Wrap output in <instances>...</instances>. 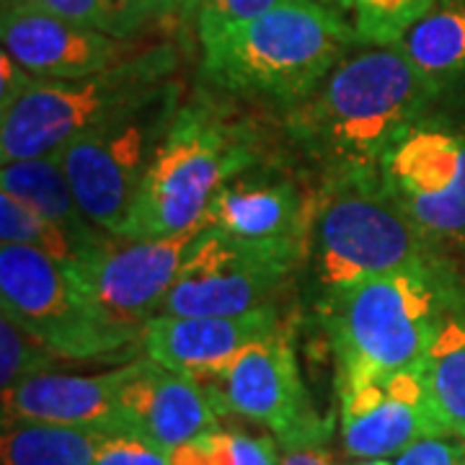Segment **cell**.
<instances>
[{
	"mask_svg": "<svg viewBox=\"0 0 465 465\" xmlns=\"http://www.w3.org/2000/svg\"><path fill=\"white\" fill-rule=\"evenodd\" d=\"M440 99L396 45H360L287 109L284 124L326 168L378 166L391 143Z\"/></svg>",
	"mask_w": 465,
	"mask_h": 465,
	"instance_id": "6da1fadb",
	"label": "cell"
},
{
	"mask_svg": "<svg viewBox=\"0 0 465 465\" xmlns=\"http://www.w3.org/2000/svg\"><path fill=\"white\" fill-rule=\"evenodd\" d=\"M354 47L360 36L347 16L313 0H284L264 16L202 42V75L228 94L272 101L287 112Z\"/></svg>",
	"mask_w": 465,
	"mask_h": 465,
	"instance_id": "7a4b0ae2",
	"label": "cell"
},
{
	"mask_svg": "<svg viewBox=\"0 0 465 465\" xmlns=\"http://www.w3.org/2000/svg\"><path fill=\"white\" fill-rule=\"evenodd\" d=\"M455 274L434 253L323 295L339 388L419 365Z\"/></svg>",
	"mask_w": 465,
	"mask_h": 465,
	"instance_id": "3957f363",
	"label": "cell"
},
{
	"mask_svg": "<svg viewBox=\"0 0 465 465\" xmlns=\"http://www.w3.org/2000/svg\"><path fill=\"white\" fill-rule=\"evenodd\" d=\"M210 99L179 106L122 238H166L197 225L217 192L259 166V134Z\"/></svg>",
	"mask_w": 465,
	"mask_h": 465,
	"instance_id": "277c9868",
	"label": "cell"
},
{
	"mask_svg": "<svg viewBox=\"0 0 465 465\" xmlns=\"http://www.w3.org/2000/svg\"><path fill=\"white\" fill-rule=\"evenodd\" d=\"M427 256L434 251L401 213L378 166L326 168L308 235V259L323 295Z\"/></svg>",
	"mask_w": 465,
	"mask_h": 465,
	"instance_id": "5b68a950",
	"label": "cell"
},
{
	"mask_svg": "<svg viewBox=\"0 0 465 465\" xmlns=\"http://www.w3.org/2000/svg\"><path fill=\"white\" fill-rule=\"evenodd\" d=\"M179 52L171 45L137 50L127 60L75 81L36 78L0 116L3 163L52 155L104 119L130 109L173 78Z\"/></svg>",
	"mask_w": 465,
	"mask_h": 465,
	"instance_id": "8992f818",
	"label": "cell"
},
{
	"mask_svg": "<svg viewBox=\"0 0 465 465\" xmlns=\"http://www.w3.org/2000/svg\"><path fill=\"white\" fill-rule=\"evenodd\" d=\"M179 106L182 85L171 78L148 99L75 134L52 153L84 213L101 231L124 232L150 163Z\"/></svg>",
	"mask_w": 465,
	"mask_h": 465,
	"instance_id": "52a82bcc",
	"label": "cell"
},
{
	"mask_svg": "<svg viewBox=\"0 0 465 465\" xmlns=\"http://www.w3.org/2000/svg\"><path fill=\"white\" fill-rule=\"evenodd\" d=\"M0 300L3 313L60 360L116 357L143 339L104 316L70 269L29 246H0Z\"/></svg>",
	"mask_w": 465,
	"mask_h": 465,
	"instance_id": "ba28073f",
	"label": "cell"
},
{
	"mask_svg": "<svg viewBox=\"0 0 465 465\" xmlns=\"http://www.w3.org/2000/svg\"><path fill=\"white\" fill-rule=\"evenodd\" d=\"M378 171L437 256L465 251V122L432 114L416 119L382 153Z\"/></svg>",
	"mask_w": 465,
	"mask_h": 465,
	"instance_id": "9c48e42d",
	"label": "cell"
},
{
	"mask_svg": "<svg viewBox=\"0 0 465 465\" xmlns=\"http://www.w3.org/2000/svg\"><path fill=\"white\" fill-rule=\"evenodd\" d=\"M305 259L302 246L251 243L210 225L189 251L158 316H243L274 305L272 298Z\"/></svg>",
	"mask_w": 465,
	"mask_h": 465,
	"instance_id": "30bf717a",
	"label": "cell"
},
{
	"mask_svg": "<svg viewBox=\"0 0 465 465\" xmlns=\"http://www.w3.org/2000/svg\"><path fill=\"white\" fill-rule=\"evenodd\" d=\"M204 388L220 414L256 421L277 442L326 421L302 382L292 329L287 323L241 349L231 365L215 381L204 382Z\"/></svg>",
	"mask_w": 465,
	"mask_h": 465,
	"instance_id": "8fae6325",
	"label": "cell"
},
{
	"mask_svg": "<svg viewBox=\"0 0 465 465\" xmlns=\"http://www.w3.org/2000/svg\"><path fill=\"white\" fill-rule=\"evenodd\" d=\"M207 228L204 217L166 238L114 235L106 249L70 272L104 316L143 333L150 318L158 316L189 251Z\"/></svg>",
	"mask_w": 465,
	"mask_h": 465,
	"instance_id": "7c38bea8",
	"label": "cell"
},
{
	"mask_svg": "<svg viewBox=\"0 0 465 465\" xmlns=\"http://www.w3.org/2000/svg\"><path fill=\"white\" fill-rule=\"evenodd\" d=\"M339 399L349 460H393L419 440L445 434L419 365L339 388Z\"/></svg>",
	"mask_w": 465,
	"mask_h": 465,
	"instance_id": "4fadbf2b",
	"label": "cell"
},
{
	"mask_svg": "<svg viewBox=\"0 0 465 465\" xmlns=\"http://www.w3.org/2000/svg\"><path fill=\"white\" fill-rule=\"evenodd\" d=\"M3 50L36 78L75 81L134 54L130 39L50 16L26 5H3Z\"/></svg>",
	"mask_w": 465,
	"mask_h": 465,
	"instance_id": "5bb4252c",
	"label": "cell"
},
{
	"mask_svg": "<svg viewBox=\"0 0 465 465\" xmlns=\"http://www.w3.org/2000/svg\"><path fill=\"white\" fill-rule=\"evenodd\" d=\"M282 323L277 305L243 316H153L143 329L140 347L153 362L204 385L215 381L241 349Z\"/></svg>",
	"mask_w": 465,
	"mask_h": 465,
	"instance_id": "9a60e30c",
	"label": "cell"
},
{
	"mask_svg": "<svg viewBox=\"0 0 465 465\" xmlns=\"http://www.w3.org/2000/svg\"><path fill=\"white\" fill-rule=\"evenodd\" d=\"M253 171V168H251ZM241 173L207 207V223L228 235L266 246L308 251L316 194H305L282 173Z\"/></svg>",
	"mask_w": 465,
	"mask_h": 465,
	"instance_id": "2e32d148",
	"label": "cell"
},
{
	"mask_svg": "<svg viewBox=\"0 0 465 465\" xmlns=\"http://www.w3.org/2000/svg\"><path fill=\"white\" fill-rule=\"evenodd\" d=\"M119 401L127 427L168 452L197 434L215 430L220 416L202 382L150 357L127 362Z\"/></svg>",
	"mask_w": 465,
	"mask_h": 465,
	"instance_id": "e0dca14e",
	"label": "cell"
},
{
	"mask_svg": "<svg viewBox=\"0 0 465 465\" xmlns=\"http://www.w3.org/2000/svg\"><path fill=\"white\" fill-rule=\"evenodd\" d=\"M127 365L78 375V372H39L3 391V424L47 421L67 427H91L104 432L130 430L122 414V382Z\"/></svg>",
	"mask_w": 465,
	"mask_h": 465,
	"instance_id": "ac0fdd59",
	"label": "cell"
},
{
	"mask_svg": "<svg viewBox=\"0 0 465 465\" xmlns=\"http://www.w3.org/2000/svg\"><path fill=\"white\" fill-rule=\"evenodd\" d=\"M419 370L442 432L465 440V280L460 274L445 292Z\"/></svg>",
	"mask_w": 465,
	"mask_h": 465,
	"instance_id": "d6986e66",
	"label": "cell"
},
{
	"mask_svg": "<svg viewBox=\"0 0 465 465\" xmlns=\"http://www.w3.org/2000/svg\"><path fill=\"white\" fill-rule=\"evenodd\" d=\"M0 192H8L21 202H26L36 213L50 217L84 251V262L104 251L114 235L101 231L99 225L85 215L73 186L67 182L65 171L54 155L26 158L3 163L0 171ZM81 262V264H84Z\"/></svg>",
	"mask_w": 465,
	"mask_h": 465,
	"instance_id": "ffe728a7",
	"label": "cell"
},
{
	"mask_svg": "<svg viewBox=\"0 0 465 465\" xmlns=\"http://www.w3.org/2000/svg\"><path fill=\"white\" fill-rule=\"evenodd\" d=\"M396 47L440 96L465 85V0H437Z\"/></svg>",
	"mask_w": 465,
	"mask_h": 465,
	"instance_id": "44dd1931",
	"label": "cell"
},
{
	"mask_svg": "<svg viewBox=\"0 0 465 465\" xmlns=\"http://www.w3.org/2000/svg\"><path fill=\"white\" fill-rule=\"evenodd\" d=\"M112 432L47 421L3 424V465H94L104 440Z\"/></svg>",
	"mask_w": 465,
	"mask_h": 465,
	"instance_id": "7402d4cb",
	"label": "cell"
},
{
	"mask_svg": "<svg viewBox=\"0 0 465 465\" xmlns=\"http://www.w3.org/2000/svg\"><path fill=\"white\" fill-rule=\"evenodd\" d=\"M0 238L3 243L42 251L65 269H75L84 262V251L70 232L8 192H0Z\"/></svg>",
	"mask_w": 465,
	"mask_h": 465,
	"instance_id": "603a6c76",
	"label": "cell"
},
{
	"mask_svg": "<svg viewBox=\"0 0 465 465\" xmlns=\"http://www.w3.org/2000/svg\"><path fill=\"white\" fill-rule=\"evenodd\" d=\"M171 465H280L277 440L238 430H207L168 452Z\"/></svg>",
	"mask_w": 465,
	"mask_h": 465,
	"instance_id": "cb8c5ba5",
	"label": "cell"
},
{
	"mask_svg": "<svg viewBox=\"0 0 465 465\" xmlns=\"http://www.w3.org/2000/svg\"><path fill=\"white\" fill-rule=\"evenodd\" d=\"M3 5H26L130 42L148 26V21L137 16L124 0H3Z\"/></svg>",
	"mask_w": 465,
	"mask_h": 465,
	"instance_id": "d4e9b609",
	"label": "cell"
},
{
	"mask_svg": "<svg viewBox=\"0 0 465 465\" xmlns=\"http://www.w3.org/2000/svg\"><path fill=\"white\" fill-rule=\"evenodd\" d=\"M437 0H354L351 24L360 45H396Z\"/></svg>",
	"mask_w": 465,
	"mask_h": 465,
	"instance_id": "484cf974",
	"label": "cell"
},
{
	"mask_svg": "<svg viewBox=\"0 0 465 465\" xmlns=\"http://www.w3.org/2000/svg\"><path fill=\"white\" fill-rule=\"evenodd\" d=\"M60 357L11 316H0V388L11 391L21 381L50 372Z\"/></svg>",
	"mask_w": 465,
	"mask_h": 465,
	"instance_id": "4316f807",
	"label": "cell"
},
{
	"mask_svg": "<svg viewBox=\"0 0 465 465\" xmlns=\"http://www.w3.org/2000/svg\"><path fill=\"white\" fill-rule=\"evenodd\" d=\"M284 0H200L194 32L197 42H210L220 34L231 32L235 26H243L253 18L264 16L266 11L277 8Z\"/></svg>",
	"mask_w": 465,
	"mask_h": 465,
	"instance_id": "83f0119b",
	"label": "cell"
},
{
	"mask_svg": "<svg viewBox=\"0 0 465 465\" xmlns=\"http://www.w3.org/2000/svg\"><path fill=\"white\" fill-rule=\"evenodd\" d=\"M94 465H171L168 450L158 448L134 430H119L112 432L104 445Z\"/></svg>",
	"mask_w": 465,
	"mask_h": 465,
	"instance_id": "f1b7e54d",
	"label": "cell"
},
{
	"mask_svg": "<svg viewBox=\"0 0 465 465\" xmlns=\"http://www.w3.org/2000/svg\"><path fill=\"white\" fill-rule=\"evenodd\" d=\"M280 445V465H339L331 448V421L326 419L316 430L295 434Z\"/></svg>",
	"mask_w": 465,
	"mask_h": 465,
	"instance_id": "f546056e",
	"label": "cell"
},
{
	"mask_svg": "<svg viewBox=\"0 0 465 465\" xmlns=\"http://www.w3.org/2000/svg\"><path fill=\"white\" fill-rule=\"evenodd\" d=\"M393 465H465V440L455 434L424 437L396 455Z\"/></svg>",
	"mask_w": 465,
	"mask_h": 465,
	"instance_id": "4dcf8cb0",
	"label": "cell"
},
{
	"mask_svg": "<svg viewBox=\"0 0 465 465\" xmlns=\"http://www.w3.org/2000/svg\"><path fill=\"white\" fill-rule=\"evenodd\" d=\"M34 81H36V75H32L24 65H18L16 60L3 50L0 54V109L14 104Z\"/></svg>",
	"mask_w": 465,
	"mask_h": 465,
	"instance_id": "1f68e13d",
	"label": "cell"
},
{
	"mask_svg": "<svg viewBox=\"0 0 465 465\" xmlns=\"http://www.w3.org/2000/svg\"><path fill=\"white\" fill-rule=\"evenodd\" d=\"M134 14L145 18L148 24L153 21H182V8L179 0H124Z\"/></svg>",
	"mask_w": 465,
	"mask_h": 465,
	"instance_id": "d6a6232c",
	"label": "cell"
},
{
	"mask_svg": "<svg viewBox=\"0 0 465 465\" xmlns=\"http://www.w3.org/2000/svg\"><path fill=\"white\" fill-rule=\"evenodd\" d=\"M318 5H326V8H331L336 14H341V16H351V8H354V0H313Z\"/></svg>",
	"mask_w": 465,
	"mask_h": 465,
	"instance_id": "836d02e7",
	"label": "cell"
},
{
	"mask_svg": "<svg viewBox=\"0 0 465 465\" xmlns=\"http://www.w3.org/2000/svg\"><path fill=\"white\" fill-rule=\"evenodd\" d=\"M179 8H182L183 24H194L197 8H200V0H179Z\"/></svg>",
	"mask_w": 465,
	"mask_h": 465,
	"instance_id": "e575fe53",
	"label": "cell"
},
{
	"mask_svg": "<svg viewBox=\"0 0 465 465\" xmlns=\"http://www.w3.org/2000/svg\"><path fill=\"white\" fill-rule=\"evenodd\" d=\"M349 465H393V460H349Z\"/></svg>",
	"mask_w": 465,
	"mask_h": 465,
	"instance_id": "d590c367",
	"label": "cell"
}]
</instances>
